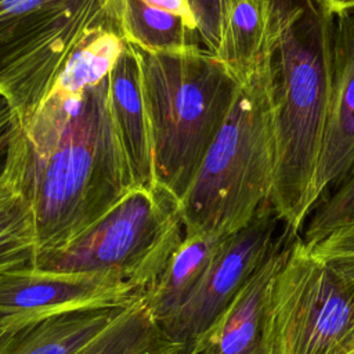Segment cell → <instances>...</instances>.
<instances>
[{
    "mask_svg": "<svg viewBox=\"0 0 354 354\" xmlns=\"http://www.w3.org/2000/svg\"><path fill=\"white\" fill-rule=\"evenodd\" d=\"M7 174L33 212L39 252L65 245L118 203L133 185L108 77L80 94L50 93L17 116Z\"/></svg>",
    "mask_w": 354,
    "mask_h": 354,
    "instance_id": "cell-1",
    "label": "cell"
},
{
    "mask_svg": "<svg viewBox=\"0 0 354 354\" xmlns=\"http://www.w3.org/2000/svg\"><path fill=\"white\" fill-rule=\"evenodd\" d=\"M335 14L318 0H295L274 54L277 167L271 203L301 232L317 206V173L326 126Z\"/></svg>",
    "mask_w": 354,
    "mask_h": 354,
    "instance_id": "cell-2",
    "label": "cell"
},
{
    "mask_svg": "<svg viewBox=\"0 0 354 354\" xmlns=\"http://www.w3.org/2000/svg\"><path fill=\"white\" fill-rule=\"evenodd\" d=\"M274 57L238 84L220 130L180 202L185 234L228 235L271 202L277 167Z\"/></svg>",
    "mask_w": 354,
    "mask_h": 354,
    "instance_id": "cell-3",
    "label": "cell"
},
{
    "mask_svg": "<svg viewBox=\"0 0 354 354\" xmlns=\"http://www.w3.org/2000/svg\"><path fill=\"white\" fill-rule=\"evenodd\" d=\"M136 53L153 181L181 202L228 115L238 83L202 46L160 53L136 47Z\"/></svg>",
    "mask_w": 354,
    "mask_h": 354,
    "instance_id": "cell-4",
    "label": "cell"
},
{
    "mask_svg": "<svg viewBox=\"0 0 354 354\" xmlns=\"http://www.w3.org/2000/svg\"><path fill=\"white\" fill-rule=\"evenodd\" d=\"M185 235L180 202L163 188H131L65 245L37 252L35 268L116 278L144 290Z\"/></svg>",
    "mask_w": 354,
    "mask_h": 354,
    "instance_id": "cell-5",
    "label": "cell"
},
{
    "mask_svg": "<svg viewBox=\"0 0 354 354\" xmlns=\"http://www.w3.org/2000/svg\"><path fill=\"white\" fill-rule=\"evenodd\" d=\"M272 354H351L354 286L317 257L300 234L271 293Z\"/></svg>",
    "mask_w": 354,
    "mask_h": 354,
    "instance_id": "cell-6",
    "label": "cell"
},
{
    "mask_svg": "<svg viewBox=\"0 0 354 354\" xmlns=\"http://www.w3.org/2000/svg\"><path fill=\"white\" fill-rule=\"evenodd\" d=\"M283 224L270 202L250 223L223 239L191 299L160 326L180 354H194L203 335L232 301Z\"/></svg>",
    "mask_w": 354,
    "mask_h": 354,
    "instance_id": "cell-7",
    "label": "cell"
},
{
    "mask_svg": "<svg viewBox=\"0 0 354 354\" xmlns=\"http://www.w3.org/2000/svg\"><path fill=\"white\" fill-rule=\"evenodd\" d=\"M115 22L113 0H82L0 59V88L17 116L24 119L40 106L73 53L97 30Z\"/></svg>",
    "mask_w": 354,
    "mask_h": 354,
    "instance_id": "cell-8",
    "label": "cell"
},
{
    "mask_svg": "<svg viewBox=\"0 0 354 354\" xmlns=\"http://www.w3.org/2000/svg\"><path fill=\"white\" fill-rule=\"evenodd\" d=\"M299 235L283 224L267 253L228 307L198 343L194 354H272L270 304L277 274Z\"/></svg>",
    "mask_w": 354,
    "mask_h": 354,
    "instance_id": "cell-9",
    "label": "cell"
},
{
    "mask_svg": "<svg viewBox=\"0 0 354 354\" xmlns=\"http://www.w3.org/2000/svg\"><path fill=\"white\" fill-rule=\"evenodd\" d=\"M140 296V290L112 277L11 268L0 271V324Z\"/></svg>",
    "mask_w": 354,
    "mask_h": 354,
    "instance_id": "cell-10",
    "label": "cell"
},
{
    "mask_svg": "<svg viewBox=\"0 0 354 354\" xmlns=\"http://www.w3.org/2000/svg\"><path fill=\"white\" fill-rule=\"evenodd\" d=\"M295 0H217L213 57L239 84L274 57Z\"/></svg>",
    "mask_w": 354,
    "mask_h": 354,
    "instance_id": "cell-11",
    "label": "cell"
},
{
    "mask_svg": "<svg viewBox=\"0 0 354 354\" xmlns=\"http://www.w3.org/2000/svg\"><path fill=\"white\" fill-rule=\"evenodd\" d=\"M353 163L354 10H348L335 15L330 98L317 173L319 199L348 173Z\"/></svg>",
    "mask_w": 354,
    "mask_h": 354,
    "instance_id": "cell-12",
    "label": "cell"
},
{
    "mask_svg": "<svg viewBox=\"0 0 354 354\" xmlns=\"http://www.w3.org/2000/svg\"><path fill=\"white\" fill-rule=\"evenodd\" d=\"M137 299L79 306L0 324V354H75Z\"/></svg>",
    "mask_w": 354,
    "mask_h": 354,
    "instance_id": "cell-13",
    "label": "cell"
},
{
    "mask_svg": "<svg viewBox=\"0 0 354 354\" xmlns=\"http://www.w3.org/2000/svg\"><path fill=\"white\" fill-rule=\"evenodd\" d=\"M112 118L120 138L133 188H151L153 160L136 47L126 46L108 75Z\"/></svg>",
    "mask_w": 354,
    "mask_h": 354,
    "instance_id": "cell-14",
    "label": "cell"
},
{
    "mask_svg": "<svg viewBox=\"0 0 354 354\" xmlns=\"http://www.w3.org/2000/svg\"><path fill=\"white\" fill-rule=\"evenodd\" d=\"M227 235L185 234L158 277L141 295L158 324L169 322L191 299Z\"/></svg>",
    "mask_w": 354,
    "mask_h": 354,
    "instance_id": "cell-15",
    "label": "cell"
},
{
    "mask_svg": "<svg viewBox=\"0 0 354 354\" xmlns=\"http://www.w3.org/2000/svg\"><path fill=\"white\" fill-rule=\"evenodd\" d=\"M123 39L144 51H180L202 46L201 33L183 18L144 0H113Z\"/></svg>",
    "mask_w": 354,
    "mask_h": 354,
    "instance_id": "cell-16",
    "label": "cell"
},
{
    "mask_svg": "<svg viewBox=\"0 0 354 354\" xmlns=\"http://www.w3.org/2000/svg\"><path fill=\"white\" fill-rule=\"evenodd\" d=\"M177 348L165 337L140 297L112 325L75 354H169Z\"/></svg>",
    "mask_w": 354,
    "mask_h": 354,
    "instance_id": "cell-17",
    "label": "cell"
},
{
    "mask_svg": "<svg viewBox=\"0 0 354 354\" xmlns=\"http://www.w3.org/2000/svg\"><path fill=\"white\" fill-rule=\"evenodd\" d=\"M124 46L116 22L101 28L73 53L50 93L80 94L100 84L108 77Z\"/></svg>",
    "mask_w": 354,
    "mask_h": 354,
    "instance_id": "cell-18",
    "label": "cell"
},
{
    "mask_svg": "<svg viewBox=\"0 0 354 354\" xmlns=\"http://www.w3.org/2000/svg\"><path fill=\"white\" fill-rule=\"evenodd\" d=\"M37 252L33 212L6 171L0 180V271L35 267Z\"/></svg>",
    "mask_w": 354,
    "mask_h": 354,
    "instance_id": "cell-19",
    "label": "cell"
},
{
    "mask_svg": "<svg viewBox=\"0 0 354 354\" xmlns=\"http://www.w3.org/2000/svg\"><path fill=\"white\" fill-rule=\"evenodd\" d=\"M82 0H0V59L21 47Z\"/></svg>",
    "mask_w": 354,
    "mask_h": 354,
    "instance_id": "cell-20",
    "label": "cell"
},
{
    "mask_svg": "<svg viewBox=\"0 0 354 354\" xmlns=\"http://www.w3.org/2000/svg\"><path fill=\"white\" fill-rule=\"evenodd\" d=\"M354 217V163L348 173L329 188L310 213L300 238L311 245Z\"/></svg>",
    "mask_w": 354,
    "mask_h": 354,
    "instance_id": "cell-21",
    "label": "cell"
},
{
    "mask_svg": "<svg viewBox=\"0 0 354 354\" xmlns=\"http://www.w3.org/2000/svg\"><path fill=\"white\" fill-rule=\"evenodd\" d=\"M307 246L354 286V217ZM351 354H354V344Z\"/></svg>",
    "mask_w": 354,
    "mask_h": 354,
    "instance_id": "cell-22",
    "label": "cell"
},
{
    "mask_svg": "<svg viewBox=\"0 0 354 354\" xmlns=\"http://www.w3.org/2000/svg\"><path fill=\"white\" fill-rule=\"evenodd\" d=\"M191 4L196 15L203 47L212 53L216 43L217 0H191Z\"/></svg>",
    "mask_w": 354,
    "mask_h": 354,
    "instance_id": "cell-23",
    "label": "cell"
},
{
    "mask_svg": "<svg viewBox=\"0 0 354 354\" xmlns=\"http://www.w3.org/2000/svg\"><path fill=\"white\" fill-rule=\"evenodd\" d=\"M17 115L12 109L8 98L0 90V138L10 134L15 126Z\"/></svg>",
    "mask_w": 354,
    "mask_h": 354,
    "instance_id": "cell-24",
    "label": "cell"
},
{
    "mask_svg": "<svg viewBox=\"0 0 354 354\" xmlns=\"http://www.w3.org/2000/svg\"><path fill=\"white\" fill-rule=\"evenodd\" d=\"M329 12L340 14L343 11L354 10V0H318Z\"/></svg>",
    "mask_w": 354,
    "mask_h": 354,
    "instance_id": "cell-25",
    "label": "cell"
},
{
    "mask_svg": "<svg viewBox=\"0 0 354 354\" xmlns=\"http://www.w3.org/2000/svg\"><path fill=\"white\" fill-rule=\"evenodd\" d=\"M12 133H14V129L8 136L0 138V180L4 177L8 167V152H10V142H11Z\"/></svg>",
    "mask_w": 354,
    "mask_h": 354,
    "instance_id": "cell-26",
    "label": "cell"
},
{
    "mask_svg": "<svg viewBox=\"0 0 354 354\" xmlns=\"http://www.w3.org/2000/svg\"><path fill=\"white\" fill-rule=\"evenodd\" d=\"M169 354H180L178 351H173V353H169Z\"/></svg>",
    "mask_w": 354,
    "mask_h": 354,
    "instance_id": "cell-27",
    "label": "cell"
},
{
    "mask_svg": "<svg viewBox=\"0 0 354 354\" xmlns=\"http://www.w3.org/2000/svg\"><path fill=\"white\" fill-rule=\"evenodd\" d=\"M0 90H1V88H0ZM1 91H3V90H1Z\"/></svg>",
    "mask_w": 354,
    "mask_h": 354,
    "instance_id": "cell-28",
    "label": "cell"
}]
</instances>
